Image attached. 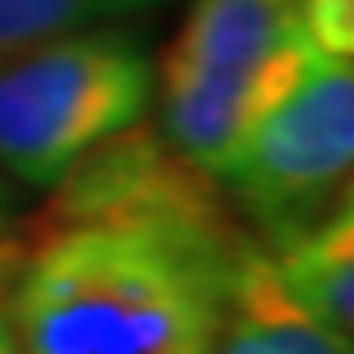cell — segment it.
Segmentation results:
<instances>
[{
  "label": "cell",
  "instance_id": "obj_1",
  "mask_svg": "<svg viewBox=\"0 0 354 354\" xmlns=\"http://www.w3.org/2000/svg\"><path fill=\"white\" fill-rule=\"evenodd\" d=\"M258 239L221 189L97 216H46L0 308L24 354H207Z\"/></svg>",
  "mask_w": 354,
  "mask_h": 354
},
{
  "label": "cell",
  "instance_id": "obj_2",
  "mask_svg": "<svg viewBox=\"0 0 354 354\" xmlns=\"http://www.w3.org/2000/svg\"><path fill=\"white\" fill-rule=\"evenodd\" d=\"M313 51L295 0H194L157 60L161 138L216 180Z\"/></svg>",
  "mask_w": 354,
  "mask_h": 354
},
{
  "label": "cell",
  "instance_id": "obj_3",
  "mask_svg": "<svg viewBox=\"0 0 354 354\" xmlns=\"http://www.w3.org/2000/svg\"><path fill=\"white\" fill-rule=\"evenodd\" d=\"M157 60L120 24L0 55V171L51 189L92 147L147 115Z\"/></svg>",
  "mask_w": 354,
  "mask_h": 354
},
{
  "label": "cell",
  "instance_id": "obj_4",
  "mask_svg": "<svg viewBox=\"0 0 354 354\" xmlns=\"http://www.w3.org/2000/svg\"><path fill=\"white\" fill-rule=\"evenodd\" d=\"M350 171L354 55L313 51L290 92L225 161L216 189L258 244H276L350 198Z\"/></svg>",
  "mask_w": 354,
  "mask_h": 354
},
{
  "label": "cell",
  "instance_id": "obj_5",
  "mask_svg": "<svg viewBox=\"0 0 354 354\" xmlns=\"http://www.w3.org/2000/svg\"><path fill=\"white\" fill-rule=\"evenodd\" d=\"M267 272L304 317L354 341V203L341 198L304 230L263 244Z\"/></svg>",
  "mask_w": 354,
  "mask_h": 354
},
{
  "label": "cell",
  "instance_id": "obj_6",
  "mask_svg": "<svg viewBox=\"0 0 354 354\" xmlns=\"http://www.w3.org/2000/svg\"><path fill=\"white\" fill-rule=\"evenodd\" d=\"M207 354H354V341L317 327L276 290L263 244L244 253L216 341Z\"/></svg>",
  "mask_w": 354,
  "mask_h": 354
},
{
  "label": "cell",
  "instance_id": "obj_7",
  "mask_svg": "<svg viewBox=\"0 0 354 354\" xmlns=\"http://www.w3.org/2000/svg\"><path fill=\"white\" fill-rule=\"evenodd\" d=\"M161 5L166 0H0V55L37 46L60 32H79V28L124 24Z\"/></svg>",
  "mask_w": 354,
  "mask_h": 354
},
{
  "label": "cell",
  "instance_id": "obj_8",
  "mask_svg": "<svg viewBox=\"0 0 354 354\" xmlns=\"http://www.w3.org/2000/svg\"><path fill=\"white\" fill-rule=\"evenodd\" d=\"M295 5L317 51L354 55V0H295Z\"/></svg>",
  "mask_w": 354,
  "mask_h": 354
},
{
  "label": "cell",
  "instance_id": "obj_9",
  "mask_svg": "<svg viewBox=\"0 0 354 354\" xmlns=\"http://www.w3.org/2000/svg\"><path fill=\"white\" fill-rule=\"evenodd\" d=\"M14 263H19V244H14L10 235H0V290L10 286V272H14Z\"/></svg>",
  "mask_w": 354,
  "mask_h": 354
},
{
  "label": "cell",
  "instance_id": "obj_10",
  "mask_svg": "<svg viewBox=\"0 0 354 354\" xmlns=\"http://www.w3.org/2000/svg\"><path fill=\"white\" fill-rule=\"evenodd\" d=\"M0 354H24V350H19V341H14L10 322H5V313H0Z\"/></svg>",
  "mask_w": 354,
  "mask_h": 354
},
{
  "label": "cell",
  "instance_id": "obj_11",
  "mask_svg": "<svg viewBox=\"0 0 354 354\" xmlns=\"http://www.w3.org/2000/svg\"><path fill=\"white\" fill-rule=\"evenodd\" d=\"M5 212H10V194H5V180H0V225H5Z\"/></svg>",
  "mask_w": 354,
  "mask_h": 354
}]
</instances>
